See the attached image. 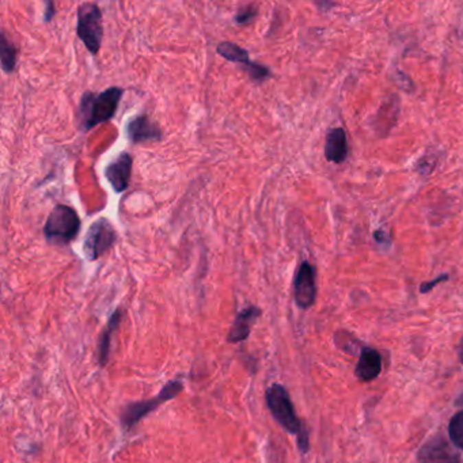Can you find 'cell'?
Returning <instances> with one entry per match:
<instances>
[{
    "mask_svg": "<svg viewBox=\"0 0 463 463\" xmlns=\"http://www.w3.org/2000/svg\"><path fill=\"white\" fill-rule=\"evenodd\" d=\"M293 297L300 308H310L317 297L315 272L310 262L303 261L297 268L293 282Z\"/></svg>",
    "mask_w": 463,
    "mask_h": 463,
    "instance_id": "cell-9",
    "label": "cell"
},
{
    "mask_svg": "<svg viewBox=\"0 0 463 463\" xmlns=\"http://www.w3.org/2000/svg\"><path fill=\"white\" fill-rule=\"evenodd\" d=\"M122 319V310L117 308L116 311L112 314L108 326L105 328V330L102 332L101 337H100V344H98V360L101 367H105L106 363L109 361L111 357V346H112V337L113 333L116 332L117 328L120 326Z\"/></svg>",
    "mask_w": 463,
    "mask_h": 463,
    "instance_id": "cell-15",
    "label": "cell"
},
{
    "mask_svg": "<svg viewBox=\"0 0 463 463\" xmlns=\"http://www.w3.org/2000/svg\"><path fill=\"white\" fill-rule=\"evenodd\" d=\"M0 61L1 68L5 74L14 71L16 64V49L12 45V43L7 38L5 32H1L0 34Z\"/></svg>",
    "mask_w": 463,
    "mask_h": 463,
    "instance_id": "cell-16",
    "label": "cell"
},
{
    "mask_svg": "<svg viewBox=\"0 0 463 463\" xmlns=\"http://www.w3.org/2000/svg\"><path fill=\"white\" fill-rule=\"evenodd\" d=\"M45 7H47L45 8V21L49 22L54 18V15H55V4L52 1H48L45 4Z\"/></svg>",
    "mask_w": 463,
    "mask_h": 463,
    "instance_id": "cell-21",
    "label": "cell"
},
{
    "mask_svg": "<svg viewBox=\"0 0 463 463\" xmlns=\"http://www.w3.org/2000/svg\"><path fill=\"white\" fill-rule=\"evenodd\" d=\"M133 168V158L129 153H121L116 159L105 169V177L117 193L128 189Z\"/></svg>",
    "mask_w": 463,
    "mask_h": 463,
    "instance_id": "cell-11",
    "label": "cell"
},
{
    "mask_svg": "<svg viewBox=\"0 0 463 463\" xmlns=\"http://www.w3.org/2000/svg\"><path fill=\"white\" fill-rule=\"evenodd\" d=\"M126 135L133 144L161 142L163 137L161 126L147 115L133 117L126 125Z\"/></svg>",
    "mask_w": 463,
    "mask_h": 463,
    "instance_id": "cell-10",
    "label": "cell"
},
{
    "mask_svg": "<svg viewBox=\"0 0 463 463\" xmlns=\"http://www.w3.org/2000/svg\"><path fill=\"white\" fill-rule=\"evenodd\" d=\"M418 463H461V455L443 435L427 440L417 454Z\"/></svg>",
    "mask_w": 463,
    "mask_h": 463,
    "instance_id": "cell-8",
    "label": "cell"
},
{
    "mask_svg": "<svg viewBox=\"0 0 463 463\" xmlns=\"http://www.w3.org/2000/svg\"><path fill=\"white\" fill-rule=\"evenodd\" d=\"M449 436L451 439V443L463 450V410L458 411L449 422Z\"/></svg>",
    "mask_w": 463,
    "mask_h": 463,
    "instance_id": "cell-17",
    "label": "cell"
},
{
    "mask_svg": "<svg viewBox=\"0 0 463 463\" xmlns=\"http://www.w3.org/2000/svg\"><path fill=\"white\" fill-rule=\"evenodd\" d=\"M261 314H262L261 308H258L256 306H249V307L243 308L242 311H239L234 324H232L230 333L227 336L229 343L236 344V343H240V341L246 340L250 336L253 325L256 324L257 318Z\"/></svg>",
    "mask_w": 463,
    "mask_h": 463,
    "instance_id": "cell-12",
    "label": "cell"
},
{
    "mask_svg": "<svg viewBox=\"0 0 463 463\" xmlns=\"http://www.w3.org/2000/svg\"><path fill=\"white\" fill-rule=\"evenodd\" d=\"M216 52L222 58H226L232 63L242 64V67L247 72V75L256 82H264L271 76L269 68H267L262 64H258V63L253 61L251 58H249V52L246 49H243L242 47L236 45L235 43H230V41L221 43L216 48Z\"/></svg>",
    "mask_w": 463,
    "mask_h": 463,
    "instance_id": "cell-7",
    "label": "cell"
},
{
    "mask_svg": "<svg viewBox=\"0 0 463 463\" xmlns=\"http://www.w3.org/2000/svg\"><path fill=\"white\" fill-rule=\"evenodd\" d=\"M348 142L346 131L343 128L332 129L326 136L325 157L329 162L343 163L347 159Z\"/></svg>",
    "mask_w": 463,
    "mask_h": 463,
    "instance_id": "cell-14",
    "label": "cell"
},
{
    "mask_svg": "<svg viewBox=\"0 0 463 463\" xmlns=\"http://www.w3.org/2000/svg\"><path fill=\"white\" fill-rule=\"evenodd\" d=\"M297 447L300 450L302 454H306L310 449V442H308V432L306 428H303V431L297 435Z\"/></svg>",
    "mask_w": 463,
    "mask_h": 463,
    "instance_id": "cell-20",
    "label": "cell"
},
{
    "mask_svg": "<svg viewBox=\"0 0 463 463\" xmlns=\"http://www.w3.org/2000/svg\"><path fill=\"white\" fill-rule=\"evenodd\" d=\"M382 371V356L374 348L364 347L360 352V357L354 370L356 376L361 382L374 381Z\"/></svg>",
    "mask_w": 463,
    "mask_h": 463,
    "instance_id": "cell-13",
    "label": "cell"
},
{
    "mask_svg": "<svg viewBox=\"0 0 463 463\" xmlns=\"http://www.w3.org/2000/svg\"><path fill=\"white\" fill-rule=\"evenodd\" d=\"M449 275H442V276H439V278H436L435 280H432V282H427V283H422L421 284V287H420V292L421 293H427V292H429V291L433 290L438 284H440V283H443V282H447L449 280Z\"/></svg>",
    "mask_w": 463,
    "mask_h": 463,
    "instance_id": "cell-19",
    "label": "cell"
},
{
    "mask_svg": "<svg viewBox=\"0 0 463 463\" xmlns=\"http://www.w3.org/2000/svg\"><path fill=\"white\" fill-rule=\"evenodd\" d=\"M257 15V8L253 4H247L245 7H240L235 15V22L238 25H246L250 21H253Z\"/></svg>",
    "mask_w": 463,
    "mask_h": 463,
    "instance_id": "cell-18",
    "label": "cell"
},
{
    "mask_svg": "<svg viewBox=\"0 0 463 463\" xmlns=\"http://www.w3.org/2000/svg\"><path fill=\"white\" fill-rule=\"evenodd\" d=\"M117 232L106 218L95 221L84 236L83 253L89 261H95L109 251L116 243Z\"/></svg>",
    "mask_w": 463,
    "mask_h": 463,
    "instance_id": "cell-5",
    "label": "cell"
},
{
    "mask_svg": "<svg viewBox=\"0 0 463 463\" xmlns=\"http://www.w3.org/2000/svg\"><path fill=\"white\" fill-rule=\"evenodd\" d=\"M122 95L124 89L117 86L106 89L101 93L86 91L80 98L76 113L80 129L87 132L94 126L113 118Z\"/></svg>",
    "mask_w": 463,
    "mask_h": 463,
    "instance_id": "cell-1",
    "label": "cell"
},
{
    "mask_svg": "<svg viewBox=\"0 0 463 463\" xmlns=\"http://www.w3.org/2000/svg\"><path fill=\"white\" fill-rule=\"evenodd\" d=\"M82 222L78 212L64 204L56 205L44 226V235L54 245H68L80 232Z\"/></svg>",
    "mask_w": 463,
    "mask_h": 463,
    "instance_id": "cell-2",
    "label": "cell"
},
{
    "mask_svg": "<svg viewBox=\"0 0 463 463\" xmlns=\"http://www.w3.org/2000/svg\"><path fill=\"white\" fill-rule=\"evenodd\" d=\"M455 406L458 407H463V392L458 396V398L455 400Z\"/></svg>",
    "mask_w": 463,
    "mask_h": 463,
    "instance_id": "cell-23",
    "label": "cell"
},
{
    "mask_svg": "<svg viewBox=\"0 0 463 463\" xmlns=\"http://www.w3.org/2000/svg\"><path fill=\"white\" fill-rule=\"evenodd\" d=\"M182 389H183V386L179 381H172L162 389V392L157 397H154L151 400H147V401L129 404L121 413V424L124 425V428L131 429L144 416H147L148 413H151L157 407L166 404L168 401L173 400L175 396H178L182 392Z\"/></svg>",
    "mask_w": 463,
    "mask_h": 463,
    "instance_id": "cell-6",
    "label": "cell"
},
{
    "mask_svg": "<svg viewBox=\"0 0 463 463\" xmlns=\"http://www.w3.org/2000/svg\"><path fill=\"white\" fill-rule=\"evenodd\" d=\"M76 34L91 55H98L104 38V16L97 3H83L78 8Z\"/></svg>",
    "mask_w": 463,
    "mask_h": 463,
    "instance_id": "cell-3",
    "label": "cell"
},
{
    "mask_svg": "<svg viewBox=\"0 0 463 463\" xmlns=\"http://www.w3.org/2000/svg\"><path fill=\"white\" fill-rule=\"evenodd\" d=\"M267 404L275 420L292 435H299L304 425L295 413L290 394L282 385H272L267 390Z\"/></svg>",
    "mask_w": 463,
    "mask_h": 463,
    "instance_id": "cell-4",
    "label": "cell"
},
{
    "mask_svg": "<svg viewBox=\"0 0 463 463\" xmlns=\"http://www.w3.org/2000/svg\"><path fill=\"white\" fill-rule=\"evenodd\" d=\"M458 357H460V361L462 363L463 365V337L460 341V347H458Z\"/></svg>",
    "mask_w": 463,
    "mask_h": 463,
    "instance_id": "cell-22",
    "label": "cell"
}]
</instances>
